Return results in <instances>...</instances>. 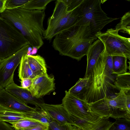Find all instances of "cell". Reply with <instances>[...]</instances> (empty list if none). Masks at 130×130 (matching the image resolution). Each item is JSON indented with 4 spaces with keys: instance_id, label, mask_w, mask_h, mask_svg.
I'll return each mask as SVG.
<instances>
[{
    "instance_id": "obj_33",
    "label": "cell",
    "mask_w": 130,
    "mask_h": 130,
    "mask_svg": "<svg viewBox=\"0 0 130 130\" xmlns=\"http://www.w3.org/2000/svg\"><path fill=\"white\" fill-rule=\"evenodd\" d=\"M67 130H81L80 128L74 125H68L67 126Z\"/></svg>"
},
{
    "instance_id": "obj_15",
    "label": "cell",
    "mask_w": 130,
    "mask_h": 130,
    "mask_svg": "<svg viewBox=\"0 0 130 130\" xmlns=\"http://www.w3.org/2000/svg\"><path fill=\"white\" fill-rule=\"evenodd\" d=\"M105 50L104 44L99 39L96 40L91 45L86 55L87 66L84 77H89L98 59Z\"/></svg>"
},
{
    "instance_id": "obj_20",
    "label": "cell",
    "mask_w": 130,
    "mask_h": 130,
    "mask_svg": "<svg viewBox=\"0 0 130 130\" xmlns=\"http://www.w3.org/2000/svg\"><path fill=\"white\" fill-rule=\"evenodd\" d=\"M127 59V58L124 56H113L112 74L117 75L126 72L128 68Z\"/></svg>"
},
{
    "instance_id": "obj_24",
    "label": "cell",
    "mask_w": 130,
    "mask_h": 130,
    "mask_svg": "<svg viewBox=\"0 0 130 130\" xmlns=\"http://www.w3.org/2000/svg\"><path fill=\"white\" fill-rule=\"evenodd\" d=\"M108 130H130V118L124 117L116 119Z\"/></svg>"
},
{
    "instance_id": "obj_5",
    "label": "cell",
    "mask_w": 130,
    "mask_h": 130,
    "mask_svg": "<svg viewBox=\"0 0 130 130\" xmlns=\"http://www.w3.org/2000/svg\"><path fill=\"white\" fill-rule=\"evenodd\" d=\"M104 1L83 0L79 6V20L76 25L88 26L93 37H96L106 25L119 19L107 16L101 6Z\"/></svg>"
},
{
    "instance_id": "obj_4",
    "label": "cell",
    "mask_w": 130,
    "mask_h": 130,
    "mask_svg": "<svg viewBox=\"0 0 130 130\" xmlns=\"http://www.w3.org/2000/svg\"><path fill=\"white\" fill-rule=\"evenodd\" d=\"M113 97L107 96L89 104L91 111L103 118H130V93L120 90Z\"/></svg>"
},
{
    "instance_id": "obj_34",
    "label": "cell",
    "mask_w": 130,
    "mask_h": 130,
    "mask_svg": "<svg viewBox=\"0 0 130 130\" xmlns=\"http://www.w3.org/2000/svg\"><path fill=\"white\" fill-rule=\"evenodd\" d=\"M6 59L2 60H0V67L5 62L6 60Z\"/></svg>"
},
{
    "instance_id": "obj_36",
    "label": "cell",
    "mask_w": 130,
    "mask_h": 130,
    "mask_svg": "<svg viewBox=\"0 0 130 130\" xmlns=\"http://www.w3.org/2000/svg\"></svg>"
},
{
    "instance_id": "obj_26",
    "label": "cell",
    "mask_w": 130,
    "mask_h": 130,
    "mask_svg": "<svg viewBox=\"0 0 130 130\" xmlns=\"http://www.w3.org/2000/svg\"><path fill=\"white\" fill-rule=\"evenodd\" d=\"M29 0H6V9H12L20 8L27 3Z\"/></svg>"
},
{
    "instance_id": "obj_16",
    "label": "cell",
    "mask_w": 130,
    "mask_h": 130,
    "mask_svg": "<svg viewBox=\"0 0 130 130\" xmlns=\"http://www.w3.org/2000/svg\"><path fill=\"white\" fill-rule=\"evenodd\" d=\"M32 112H20L0 105V121L10 123L21 120L28 119L37 122L33 118Z\"/></svg>"
},
{
    "instance_id": "obj_30",
    "label": "cell",
    "mask_w": 130,
    "mask_h": 130,
    "mask_svg": "<svg viewBox=\"0 0 130 130\" xmlns=\"http://www.w3.org/2000/svg\"><path fill=\"white\" fill-rule=\"evenodd\" d=\"M48 126L45 124H41L34 128L24 129H14V130H48Z\"/></svg>"
},
{
    "instance_id": "obj_25",
    "label": "cell",
    "mask_w": 130,
    "mask_h": 130,
    "mask_svg": "<svg viewBox=\"0 0 130 130\" xmlns=\"http://www.w3.org/2000/svg\"><path fill=\"white\" fill-rule=\"evenodd\" d=\"M10 124L12 125L11 126L14 129H24L35 127L42 123L29 120L24 119Z\"/></svg>"
},
{
    "instance_id": "obj_32",
    "label": "cell",
    "mask_w": 130,
    "mask_h": 130,
    "mask_svg": "<svg viewBox=\"0 0 130 130\" xmlns=\"http://www.w3.org/2000/svg\"><path fill=\"white\" fill-rule=\"evenodd\" d=\"M6 0H0V13L3 12L6 9L5 4Z\"/></svg>"
},
{
    "instance_id": "obj_27",
    "label": "cell",
    "mask_w": 130,
    "mask_h": 130,
    "mask_svg": "<svg viewBox=\"0 0 130 130\" xmlns=\"http://www.w3.org/2000/svg\"><path fill=\"white\" fill-rule=\"evenodd\" d=\"M113 122L108 118H102L98 124L91 130H108Z\"/></svg>"
},
{
    "instance_id": "obj_18",
    "label": "cell",
    "mask_w": 130,
    "mask_h": 130,
    "mask_svg": "<svg viewBox=\"0 0 130 130\" xmlns=\"http://www.w3.org/2000/svg\"><path fill=\"white\" fill-rule=\"evenodd\" d=\"M90 77L79 78L75 84L68 92L77 97L83 100L84 94L88 86Z\"/></svg>"
},
{
    "instance_id": "obj_29",
    "label": "cell",
    "mask_w": 130,
    "mask_h": 130,
    "mask_svg": "<svg viewBox=\"0 0 130 130\" xmlns=\"http://www.w3.org/2000/svg\"><path fill=\"white\" fill-rule=\"evenodd\" d=\"M33 79L25 78L21 79V87L28 90L32 83Z\"/></svg>"
},
{
    "instance_id": "obj_22",
    "label": "cell",
    "mask_w": 130,
    "mask_h": 130,
    "mask_svg": "<svg viewBox=\"0 0 130 130\" xmlns=\"http://www.w3.org/2000/svg\"><path fill=\"white\" fill-rule=\"evenodd\" d=\"M53 1L52 0H29L27 3L20 8L30 10H44L47 5Z\"/></svg>"
},
{
    "instance_id": "obj_8",
    "label": "cell",
    "mask_w": 130,
    "mask_h": 130,
    "mask_svg": "<svg viewBox=\"0 0 130 130\" xmlns=\"http://www.w3.org/2000/svg\"><path fill=\"white\" fill-rule=\"evenodd\" d=\"M65 95L62 100V104L69 115L93 122L101 117L93 113L89 105L84 100L65 91Z\"/></svg>"
},
{
    "instance_id": "obj_6",
    "label": "cell",
    "mask_w": 130,
    "mask_h": 130,
    "mask_svg": "<svg viewBox=\"0 0 130 130\" xmlns=\"http://www.w3.org/2000/svg\"><path fill=\"white\" fill-rule=\"evenodd\" d=\"M28 44L21 32L0 16V60L9 57Z\"/></svg>"
},
{
    "instance_id": "obj_11",
    "label": "cell",
    "mask_w": 130,
    "mask_h": 130,
    "mask_svg": "<svg viewBox=\"0 0 130 130\" xmlns=\"http://www.w3.org/2000/svg\"><path fill=\"white\" fill-rule=\"evenodd\" d=\"M54 77L47 73L37 76L33 79L32 83L28 90L32 95L37 98H41L55 90Z\"/></svg>"
},
{
    "instance_id": "obj_35",
    "label": "cell",
    "mask_w": 130,
    "mask_h": 130,
    "mask_svg": "<svg viewBox=\"0 0 130 130\" xmlns=\"http://www.w3.org/2000/svg\"><path fill=\"white\" fill-rule=\"evenodd\" d=\"M3 88H2L0 85V92Z\"/></svg>"
},
{
    "instance_id": "obj_12",
    "label": "cell",
    "mask_w": 130,
    "mask_h": 130,
    "mask_svg": "<svg viewBox=\"0 0 130 130\" xmlns=\"http://www.w3.org/2000/svg\"><path fill=\"white\" fill-rule=\"evenodd\" d=\"M39 107L45 111L52 119L55 120L60 125H74L69 115L62 104H50L44 103L40 105Z\"/></svg>"
},
{
    "instance_id": "obj_31",
    "label": "cell",
    "mask_w": 130,
    "mask_h": 130,
    "mask_svg": "<svg viewBox=\"0 0 130 130\" xmlns=\"http://www.w3.org/2000/svg\"><path fill=\"white\" fill-rule=\"evenodd\" d=\"M0 130H14L9 124L5 122L0 121Z\"/></svg>"
},
{
    "instance_id": "obj_7",
    "label": "cell",
    "mask_w": 130,
    "mask_h": 130,
    "mask_svg": "<svg viewBox=\"0 0 130 130\" xmlns=\"http://www.w3.org/2000/svg\"><path fill=\"white\" fill-rule=\"evenodd\" d=\"M115 29L97 33L95 36L104 44L106 52L111 56L125 57L130 60V38L120 35Z\"/></svg>"
},
{
    "instance_id": "obj_9",
    "label": "cell",
    "mask_w": 130,
    "mask_h": 130,
    "mask_svg": "<svg viewBox=\"0 0 130 130\" xmlns=\"http://www.w3.org/2000/svg\"><path fill=\"white\" fill-rule=\"evenodd\" d=\"M30 46L26 45L14 54L6 58L0 67V85L5 88L14 82V72L23 56L27 54Z\"/></svg>"
},
{
    "instance_id": "obj_10",
    "label": "cell",
    "mask_w": 130,
    "mask_h": 130,
    "mask_svg": "<svg viewBox=\"0 0 130 130\" xmlns=\"http://www.w3.org/2000/svg\"><path fill=\"white\" fill-rule=\"evenodd\" d=\"M97 38H74L68 39L61 50V56H67L78 61L86 55L89 47Z\"/></svg>"
},
{
    "instance_id": "obj_17",
    "label": "cell",
    "mask_w": 130,
    "mask_h": 130,
    "mask_svg": "<svg viewBox=\"0 0 130 130\" xmlns=\"http://www.w3.org/2000/svg\"><path fill=\"white\" fill-rule=\"evenodd\" d=\"M29 67L36 76L43 75L47 73L45 61L40 55H26Z\"/></svg>"
},
{
    "instance_id": "obj_19",
    "label": "cell",
    "mask_w": 130,
    "mask_h": 130,
    "mask_svg": "<svg viewBox=\"0 0 130 130\" xmlns=\"http://www.w3.org/2000/svg\"><path fill=\"white\" fill-rule=\"evenodd\" d=\"M115 85L117 89L125 93L130 92V73L128 72L116 75Z\"/></svg>"
},
{
    "instance_id": "obj_28",
    "label": "cell",
    "mask_w": 130,
    "mask_h": 130,
    "mask_svg": "<svg viewBox=\"0 0 130 130\" xmlns=\"http://www.w3.org/2000/svg\"><path fill=\"white\" fill-rule=\"evenodd\" d=\"M67 125H62L52 119L49 123L48 130H67Z\"/></svg>"
},
{
    "instance_id": "obj_23",
    "label": "cell",
    "mask_w": 130,
    "mask_h": 130,
    "mask_svg": "<svg viewBox=\"0 0 130 130\" xmlns=\"http://www.w3.org/2000/svg\"><path fill=\"white\" fill-rule=\"evenodd\" d=\"M115 29L118 31L130 34V12L126 13L122 17L120 22L116 26Z\"/></svg>"
},
{
    "instance_id": "obj_1",
    "label": "cell",
    "mask_w": 130,
    "mask_h": 130,
    "mask_svg": "<svg viewBox=\"0 0 130 130\" xmlns=\"http://www.w3.org/2000/svg\"><path fill=\"white\" fill-rule=\"evenodd\" d=\"M44 10H30L20 8L6 9L0 16L14 26L32 47L38 49L43 45Z\"/></svg>"
},
{
    "instance_id": "obj_14",
    "label": "cell",
    "mask_w": 130,
    "mask_h": 130,
    "mask_svg": "<svg viewBox=\"0 0 130 130\" xmlns=\"http://www.w3.org/2000/svg\"><path fill=\"white\" fill-rule=\"evenodd\" d=\"M5 90L19 100L27 104L34 105L38 107L45 103L42 98H37L33 96L27 89L19 86L14 82L5 88Z\"/></svg>"
},
{
    "instance_id": "obj_21",
    "label": "cell",
    "mask_w": 130,
    "mask_h": 130,
    "mask_svg": "<svg viewBox=\"0 0 130 130\" xmlns=\"http://www.w3.org/2000/svg\"><path fill=\"white\" fill-rule=\"evenodd\" d=\"M27 54L23 56L19 64L18 76L20 80L25 78H34L36 77L29 67Z\"/></svg>"
},
{
    "instance_id": "obj_3",
    "label": "cell",
    "mask_w": 130,
    "mask_h": 130,
    "mask_svg": "<svg viewBox=\"0 0 130 130\" xmlns=\"http://www.w3.org/2000/svg\"><path fill=\"white\" fill-rule=\"evenodd\" d=\"M83 0H58L53 13L48 18L43 37L51 40L56 35L77 24L79 20V6Z\"/></svg>"
},
{
    "instance_id": "obj_13",
    "label": "cell",
    "mask_w": 130,
    "mask_h": 130,
    "mask_svg": "<svg viewBox=\"0 0 130 130\" xmlns=\"http://www.w3.org/2000/svg\"><path fill=\"white\" fill-rule=\"evenodd\" d=\"M0 105L9 109L23 112L36 111L37 107H32L22 102L3 88L0 92Z\"/></svg>"
},
{
    "instance_id": "obj_2",
    "label": "cell",
    "mask_w": 130,
    "mask_h": 130,
    "mask_svg": "<svg viewBox=\"0 0 130 130\" xmlns=\"http://www.w3.org/2000/svg\"><path fill=\"white\" fill-rule=\"evenodd\" d=\"M112 58L108 55L105 49L96 63L89 76L83 99L88 104L108 96L112 90L117 89L115 85L117 75L112 74Z\"/></svg>"
}]
</instances>
